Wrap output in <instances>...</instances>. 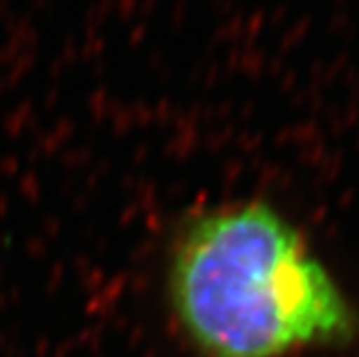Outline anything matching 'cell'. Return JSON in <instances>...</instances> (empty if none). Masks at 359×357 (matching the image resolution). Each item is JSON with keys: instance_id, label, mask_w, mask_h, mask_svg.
Returning <instances> with one entry per match:
<instances>
[{"instance_id": "1", "label": "cell", "mask_w": 359, "mask_h": 357, "mask_svg": "<svg viewBox=\"0 0 359 357\" xmlns=\"http://www.w3.org/2000/svg\"><path fill=\"white\" fill-rule=\"evenodd\" d=\"M166 299L196 357H295L359 336V310L278 207L201 209L177 229Z\"/></svg>"}]
</instances>
